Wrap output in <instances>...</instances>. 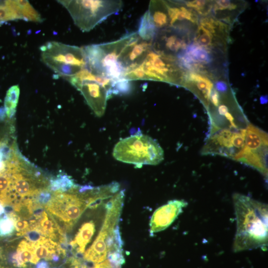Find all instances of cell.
Returning a JSON list of instances; mask_svg holds the SVG:
<instances>
[{"label":"cell","mask_w":268,"mask_h":268,"mask_svg":"<svg viewBox=\"0 0 268 268\" xmlns=\"http://www.w3.org/2000/svg\"><path fill=\"white\" fill-rule=\"evenodd\" d=\"M233 201L236 218L235 252L268 247V205L240 194Z\"/></svg>","instance_id":"cell-1"},{"label":"cell","mask_w":268,"mask_h":268,"mask_svg":"<svg viewBox=\"0 0 268 268\" xmlns=\"http://www.w3.org/2000/svg\"><path fill=\"white\" fill-rule=\"evenodd\" d=\"M93 187L75 185L68 191L53 192L46 211L57 224L63 234L70 231L87 208L88 199Z\"/></svg>","instance_id":"cell-2"},{"label":"cell","mask_w":268,"mask_h":268,"mask_svg":"<svg viewBox=\"0 0 268 268\" xmlns=\"http://www.w3.org/2000/svg\"><path fill=\"white\" fill-rule=\"evenodd\" d=\"M135 32L127 33L119 40L82 47L86 67L92 72L113 81L123 79L125 72L119 63V57Z\"/></svg>","instance_id":"cell-3"},{"label":"cell","mask_w":268,"mask_h":268,"mask_svg":"<svg viewBox=\"0 0 268 268\" xmlns=\"http://www.w3.org/2000/svg\"><path fill=\"white\" fill-rule=\"evenodd\" d=\"M68 11L74 24L83 32H88L109 16L117 14L123 5L122 0H58Z\"/></svg>","instance_id":"cell-4"},{"label":"cell","mask_w":268,"mask_h":268,"mask_svg":"<svg viewBox=\"0 0 268 268\" xmlns=\"http://www.w3.org/2000/svg\"><path fill=\"white\" fill-rule=\"evenodd\" d=\"M113 155L119 161L138 166L157 165L164 159V152L158 143L150 136L136 134L120 140Z\"/></svg>","instance_id":"cell-5"},{"label":"cell","mask_w":268,"mask_h":268,"mask_svg":"<svg viewBox=\"0 0 268 268\" xmlns=\"http://www.w3.org/2000/svg\"><path fill=\"white\" fill-rule=\"evenodd\" d=\"M40 49L43 62L66 79L75 75L86 67L82 48L52 41L41 46Z\"/></svg>","instance_id":"cell-6"},{"label":"cell","mask_w":268,"mask_h":268,"mask_svg":"<svg viewBox=\"0 0 268 268\" xmlns=\"http://www.w3.org/2000/svg\"><path fill=\"white\" fill-rule=\"evenodd\" d=\"M268 134L259 128L249 125L245 129V146L233 159L258 170L267 177Z\"/></svg>","instance_id":"cell-7"},{"label":"cell","mask_w":268,"mask_h":268,"mask_svg":"<svg viewBox=\"0 0 268 268\" xmlns=\"http://www.w3.org/2000/svg\"><path fill=\"white\" fill-rule=\"evenodd\" d=\"M152 43L142 40L135 32L131 41L123 49L119 59V63L125 73L142 64L152 49Z\"/></svg>","instance_id":"cell-8"},{"label":"cell","mask_w":268,"mask_h":268,"mask_svg":"<svg viewBox=\"0 0 268 268\" xmlns=\"http://www.w3.org/2000/svg\"><path fill=\"white\" fill-rule=\"evenodd\" d=\"M80 91L87 104L98 117L105 113L107 101L111 97L107 89L100 83L84 80L73 85Z\"/></svg>","instance_id":"cell-9"},{"label":"cell","mask_w":268,"mask_h":268,"mask_svg":"<svg viewBox=\"0 0 268 268\" xmlns=\"http://www.w3.org/2000/svg\"><path fill=\"white\" fill-rule=\"evenodd\" d=\"M183 200H172L157 208L150 221V233H155L169 227L187 205Z\"/></svg>","instance_id":"cell-10"},{"label":"cell","mask_w":268,"mask_h":268,"mask_svg":"<svg viewBox=\"0 0 268 268\" xmlns=\"http://www.w3.org/2000/svg\"><path fill=\"white\" fill-rule=\"evenodd\" d=\"M95 230V224L92 220L82 225L74 239L69 244L72 256L77 258L82 257L85 247L90 242Z\"/></svg>","instance_id":"cell-11"},{"label":"cell","mask_w":268,"mask_h":268,"mask_svg":"<svg viewBox=\"0 0 268 268\" xmlns=\"http://www.w3.org/2000/svg\"><path fill=\"white\" fill-rule=\"evenodd\" d=\"M147 11L157 30L168 25L169 21L165 2L151 0Z\"/></svg>","instance_id":"cell-12"},{"label":"cell","mask_w":268,"mask_h":268,"mask_svg":"<svg viewBox=\"0 0 268 268\" xmlns=\"http://www.w3.org/2000/svg\"><path fill=\"white\" fill-rule=\"evenodd\" d=\"M232 134L233 133L230 130L223 129L211 138L212 144L222 149V155L230 157H233V153L234 152L231 142Z\"/></svg>","instance_id":"cell-13"},{"label":"cell","mask_w":268,"mask_h":268,"mask_svg":"<svg viewBox=\"0 0 268 268\" xmlns=\"http://www.w3.org/2000/svg\"><path fill=\"white\" fill-rule=\"evenodd\" d=\"M136 33L142 40L147 42H152L155 38L157 30L148 11H146L140 18Z\"/></svg>","instance_id":"cell-14"},{"label":"cell","mask_w":268,"mask_h":268,"mask_svg":"<svg viewBox=\"0 0 268 268\" xmlns=\"http://www.w3.org/2000/svg\"><path fill=\"white\" fill-rule=\"evenodd\" d=\"M16 19H22L16 0H0V24Z\"/></svg>","instance_id":"cell-15"},{"label":"cell","mask_w":268,"mask_h":268,"mask_svg":"<svg viewBox=\"0 0 268 268\" xmlns=\"http://www.w3.org/2000/svg\"><path fill=\"white\" fill-rule=\"evenodd\" d=\"M20 93L18 85L11 86L7 91L4 100V109L8 118H12L16 112Z\"/></svg>","instance_id":"cell-16"},{"label":"cell","mask_w":268,"mask_h":268,"mask_svg":"<svg viewBox=\"0 0 268 268\" xmlns=\"http://www.w3.org/2000/svg\"><path fill=\"white\" fill-rule=\"evenodd\" d=\"M22 17V19L27 21L41 22L43 19L40 13L32 6L28 0H16Z\"/></svg>","instance_id":"cell-17"},{"label":"cell","mask_w":268,"mask_h":268,"mask_svg":"<svg viewBox=\"0 0 268 268\" xmlns=\"http://www.w3.org/2000/svg\"><path fill=\"white\" fill-rule=\"evenodd\" d=\"M75 185L73 180L67 175H60L57 178L50 180V190L51 191H68Z\"/></svg>","instance_id":"cell-18"},{"label":"cell","mask_w":268,"mask_h":268,"mask_svg":"<svg viewBox=\"0 0 268 268\" xmlns=\"http://www.w3.org/2000/svg\"><path fill=\"white\" fill-rule=\"evenodd\" d=\"M188 79L192 81L196 82L199 90L202 92L207 100L209 99L213 84L207 78L197 73H191L189 74Z\"/></svg>","instance_id":"cell-19"},{"label":"cell","mask_w":268,"mask_h":268,"mask_svg":"<svg viewBox=\"0 0 268 268\" xmlns=\"http://www.w3.org/2000/svg\"><path fill=\"white\" fill-rule=\"evenodd\" d=\"M185 52L196 62L199 61L206 63L210 61V56L207 51L199 45L192 44L188 47Z\"/></svg>","instance_id":"cell-20"},{"label":"cell","mask_w":268,"mask_h":268,"mask_svg":"<svg viewBox=\"0 0 268 268\" xmlns=\"http://www.w3.org/2000/svg\"><path fill=\"white\" fill-rule=\"evenodd\" d=\"M162 40L164 41L166 49L173 53L178 52L180 49L186 47V44L183 39L176 34H170L168 36L161 37Z\"/></svg>","instance_id":"cell-21"},{"label":"cell","mask_w":268,"mask_h":268,"mask_svg":"<svg viewBox=\"0 0 268 268\" xmlns=\"http://www.w3.org/2000/svg\"><path fill=\"white\" fill-rule=\"evenodd\" d=\"M14 229V220L10 216L6 214L0 218V236L10 235Z\"/></svg>","instance_id":"cell-22"},{"label":"cell","mask_w":268,"mask_h":268,"mask_svg":"<svg viewBox=\"0 0 268 268\" xmlns=\"http://www.w3.org/2000/svg\"><path fill=\"white\" fill-rule=\"evenodd\" d=\"M22 236H24L26 240L32 244H35L47 238L36 227H30Z\"/></svg>","instance_id":"cell-23"},{"label":"cell","mask_w":268,"mask_h":268,"mask_svg":"<svg viewBox=\"0 0 268 268\" xmlns=\"http://www.w3.org/2000/svg\"><path fill=\"white\" fill-rule=\"evenodd\" d=\"M245 129L241 130L240 132L233 133L231 142L234 147L242 150L245 146Z\"/></svg>","instance_id":"cell-24"},{"label":"cell","mask_w":268,"mask_h":268,"mask_svg":"<svg viewBox=\"0 0 268 268\" xmlns=\"http://www.w3.org/2000/svg\"><path fill=\"white\" fill-rule=\"evenodd\" d=\"M199 30L202 32L198 37V42L199 46L201 47L209 46L212 39L211 33L201 26L199 27Z\"/></svg>","instance_id":"cell-25"},{"label":"cell","mask_w":268,"mask_h":268,"mask_svg":"<svg viewBox=\"0 0 268 268\" xmlns=\"http://www.w3.org/2000/svg\"><path fill=\"white\" fill-rule=\"evenodd\" d=\"M216 2L215 9L224 10L228 9L229 10H233L237 6L236 4L231 3L228 0H216Z\"/></svg>","instance_id":"cell-26"},{"label":"cell","mask_w":268,"mask_h":268,"mask_svg":"<svg viewBox=\"0 0 268 268\" xmlns=\"http://www.w3.org/2000/svg\"><path fill=\"white\" fill-rule=\"evenodd\" d=\"M206 3L205 0H195L191 1H188L186 3L187 6L195 8L198 10L200 13L202 10Z\"/></svg>","instance_id":"cell-27"},{"label":"cell","mask_w":268,"mask_h":268,"mask_svg":"<svg viewBox=\"0 0 268 268\" xmlns=\"http://www.w3.org/2000/svg\"><path fill=\"white\" fill-rule=\"evenodd\" d=\"M180 9L184 12L186 19L191 21L192 22H195V20L192 16V13L190 10L187 9L184 6H181Z\"/></svg>","instance_id":"cell-28"},{"label":"cell","mask_w":268,"mask_h":268,"mask_svg":"<svg viewBox=\"0 0 268 268\" xmlns=\"http://www.w3.org/2000/svg\"><path fill=\"white\" fill-rule=\"evenodd\" d=\"M211 100L213 104L217 106L219 104V94L217 91L215 89L213 90L211 95Z\"/></svg>","instance_id":"cell-29"},{"label":"cell","mask_w":268,"mask_h":268,"mask_svg":"<svg viewBox=\"0 0 268 268\" xmlns=\"http://www.w3.org/2000/svg\"><path fill=\"white\" fill-rule=\"evenodd\" d=\"M216 89L221 92H224L227 89V86L225 82L223 81H218L215 84Z\"/></svg>","instance_id":"cell-30"},{"label":"cell","mask_w":268,"mask_h":268,"mask_svg":"<svg viewBox=\"0 0 268 268\" xmlns=\"http://www.w3.org/2000/svg\"><path fill=\"white\" fill-rule=\"evenodd\" d=\"M228 108L224 105H220L218 107V113L220 115L224 116L225 114L228 112Z\"/></svg>","instance_id":"cell-31"},{"label":"cell","mask_w":268,"mask_h":268,"mask_svg":"<svg viewBox=\"0 0 268 268\" xmlns=\"http://www.w3.org/2000/svg\"><path fill=\"white\" fill-rule=\"evenodd\" d=\"M5 111L4 108L0 107V121H3L5 118Z\"/></svg>","instance_id":"cell-32"},{"label":"cell","mask_w":268,"mask_h":268,"mask_svg":"<svg viewBox=\"0 0 268 268\" xmlns=\"http://www.w3.org/2000/svg\"><path fill=\"white\" fill-rule=\"evenodd\" d=\"M4 212V208L1 203H0V216Z\"/></svg>","instance_id":"cell-33"},{"label":"cell","mask_w":268,"mask_h":268,"mask_svg":"<svg viewBox=\"0 0 268 268\" xmlns=\"http://www.w3.org/2000/svg\"><path fill=\"white\" fill-rule=\"evenodd\" d=\"M260 100L261 101V103H263V104L266 103V101H267V100H266V97H264V96L261 97V98H260Z\"/></svg>","instance_id":"cell-34"}]
</instances>
